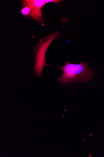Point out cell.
I'll return each mask as SVG.
<instances>
[{
    "label": "cell",
    "mask_w": 104,
    "mask_h": 157,
    "mask_svg": "<svg viewBox=\"0 0 104 157\" xmlns=\"http://www.w3.org/2000/svg\"><path fill=\"white\" fill-rule=\"evenodd\" d=\"M61 68L63 74L61 77H58L57 80L63 83L88 82L92 78L94 75V71L85 62L74 64L68 61Z\"/></svg>",
    "instance_id": "obj_1"
},
{
    "label": "cell",
    "mask_w": 104,
    "mask_h": 157,
    "mask_svg": "<svg viewBox=\"0 0 104 157\" xmlns=\"http://www.w3.org/2000/svg\"><path fill=\"white\" fill-rule=\"evenodd\" d=\"M59 33L56 32L41 39L35 50L34 71L38 78L41 77L43 68L49 66L45 59V54L47 49L52 41L59 36Z\"/></svg>",
    "instance_id": "obj_2"
},
{
    "label": "cell",
    "mask_w": 104,
    "mask_h": 157,
    "mask_svg": "<svg viewBox=\"0 0 104 157\" xmlns=\"http://www.w3.org/2000/svg\"><path fill=\"white\" fill-rule=\"evenodd\" d=\"M59 1L53 0H26L23 1L22 5L23 7H27L30 9L28 16L33 19L39 21H42V18L41 9L46 4L51 2H58Z\"/></svg>",
    "instance_id": "obj_3"
}]
</instances>
